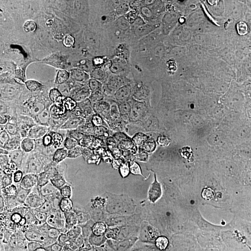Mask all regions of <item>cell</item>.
Returning <instances> with one entry per match:
<instances>
[{
  "mask_svg": "<svg viewBox=\"0 0 251 251\" xmlns=\"http://www.w3.org/2000/svg\"><path fill=\"white\" fill-rule=\"evenodd\" d=\"M176 197L187 205L208 213L220 212V205L225 199L224 185L194 170L180 172L176 180Z\"/></svg>",
  "mask_w": 251,
  "mask_h": 251,
  "instance_id": "1",
  "label": "cell"
},
{
  "mask_svg": "<svg viewBox=\"0 0 251 251\" xmlns=\"http://www.w3.org/2000/svg\"><path fill=\"white\" fill-rule=\"evenodd\" d=\"M227 235V226L218 212L205 218L179 222L174 241L187 251H211L222 247Z\"/></svg>",
  "mask_w": 251,
  "mask_h": 251,
  "instance_id": "2",
  "label": "cell"
},
{
  "mask_svg": "<svg viewBox=\"0 0 251 251\" xmlns=\"http://www.w3.org/2000/svg\"><path fill=\"white\" fill-rule=\"evenodd\" d=\"M191 170L201 172L216 181L226 183L236 172L230 151L220 147H207L191 157Z\"/></svg>",
  "mask_w": 251,
  "mask_h": 251,
  "instance_id": "3",
  "label": "cell"
},
{
  "mask_svg": "<svg viewBox=\"0 0 251 251\" xmlns=\"http://www.w3.org/2000/svg\"><path fill=\"white\" fill-rule=\"evenodd\" d=\"M68 224L81 233L98 231L105 228L109 214L101 207L86 200H70L62 207Z\"/></svg>",
  "mask_w": 251,
  "mask_h": 251,
  "instance_id": "4",
  "label": "cell"
},
{
  "mask_svg": "<svg viewBox=\"0 0 251 251\" xmlns=\"http://www.w3.org/2000/svg\"><path fill=\"white\" fill-rule=\"evenodd\" d=\"M175 192V184L165 176H147L141 190L139 208L144 212L161 209L171 201Z\"/></svg>",
  "mask_w": 251,
  "mask_h": 251,
  "instance_id": "5",
  "label": "cell"
},
{
  "mask_svg": "<svg viewBox=\"0 0 251 251\" xmlns=\"http://www.w3.org/2000/svg\"><path fill=\"white\" fill-rule=\"evenodd\" d=\"M121 244L125 251H157L161 243L143 220L134 219L124 226Z\"/></svg>",
  "mask_w": 251,
  "mask_h": 251,
  "instance_id": "6",
  "label": "cell"
},
{
  "mask_svg": "<svg viewBox=\"0 0 251 251\" xmlns=\"http://www.w3.org/2000/svg\"><path fill=\"white\" fill-rule=\"evenodd\" d=\"M57 70L59 76L65 81H79L90 76L92 63L85 52L80 50H69L59 58Z\"/></svg>",
  "mask_w": 251,
  "mask_h": 251,
  "instance_id": "7",
  "label": "cell"
},
{
  "mask_svg": "<svg viewBox=\"0 0 251 251\" xmlns=\"http://www.w3.org/2000/svg\"><path fill=\"white\" fill-rule=\"evenodd\" d=\"M220 214L228 231L251 228V205L238 198L226 196L220 205Z\"/></svg>",
  "mask_w": 251,
  "mask_h": 251,
  "instance_id": "8",
  "label": "cell"
},
{
  "mask_svg": "<svg viewBox=\"0 0 251 251\" xmlns=\"http://www.w3.org/2000/svg\"><path fill=\"white\" fill-rule=\"evenodd\" d=\"M188 106L186 93L177 86H165L157 97L156 108L165 119H177L185 114Z\"/></svg>",
  "mask_w": 251,
  "mask_h": 251,
  "instance_id": "9",
  "label": "cell"
},
{
  "mask_svg": "<svg viewBox=\"0 0 251 251\" xmlns=\"http://www.w3.org/2000/svg\"><path fill=\"white\" fill-rule=\"evenodd\" d=\"M37 192L43 200V203L49 201L52 208H58L63 207V193L61 183L58 178L52 172L47 171L41 174L39 184H37Z\"/></svg>",
  "mask_w": 251,
  "mask_h": 251,
  "instance_id": "10",
  "label": "cell"
},
{
  "mask_svg": "<svg viewBox=\"0 0 251 251\" xmlns=\"http://www.w3.org/2000/svg\"><path fill=\"white\" fill-rule=\"evenodd\" d=\"M224 187L226 196L238 198L251 205V170H237Z\"/></svg>",
  "mask_w": 251,
  "mask_h": 251,
  "instance_id": "11",
  "label": "cell"
},
{
  "mask_svg": "<svg viewBox=\"0 0 251 251\" xmlns=\"http://www.w3.org/2000/svg\"><path fill=\"white\" fill-rule=\"evenodd\" d=\"M230 151L235 168L237 170H251V139L235 142Z\"/></svg>",
  "mask_w": 251,
  "mask_h": 251,
  "instance_id": "12",
  "label": "cell"
},
{
  "mask_svg": "<svg viewBox=\"0 0 251 251\" xmlns=\"http://www.w3.org/2000/svg\"><path fill=\"white\" fill-rule=\"evenodd\" d=\"M222 247L226 251H251V228L228 231Z\"/></svg>",
  "mask_w": 251,
  "mask_h": 251,
  "instance_id": "13",
  "label": "cell"
},
{
  "mask_svg": "<svg viewBox=\"0 0 251 251\" xmlns=\"http://www.w3.org/2000/svg\"><path fill=\"white\" fill-rule=\"evenodd\" d=\"M133 58V52H131V49L129 48H125L119 51L118 57H117V62L119 64H128Z\"/></svg>",
  "mask_w": 251,
  "mask_h": 251,
  "instance_id": "14",
  "label": "cell"
},
{
  "mask_svg": "<svg viewBox=\"0 0 251 251\" xmlns=\"http://www.w3.org/2000/svg\"><path fill=\"white\" fill-rule=\"evenodd\" d=\"M157 251H187V250H185L180 244H178L177 242H175V241H172V242H166V243L161 244L158 249H157Z\"/></svg>",
  "mask_w": 251,
  "mask_h": 251,
  "instance_id": "15",
  "label": "cell"
},
{
  "mask_svg": "<svg viewBox=\"0 0 251 251\" xmlns=\"http://www.w3.org/2000/svg\"><path fill=\"white\" fill-rule=\"evenodd\" d=\"M211 251H226V250L224 249V247H218V248H215V249H213Z\"/></svg>",
  "mask_w": 251,
  "mask_h": 251,
  "instance_id": "16",
  "label": "cell"
}]
</instances>
